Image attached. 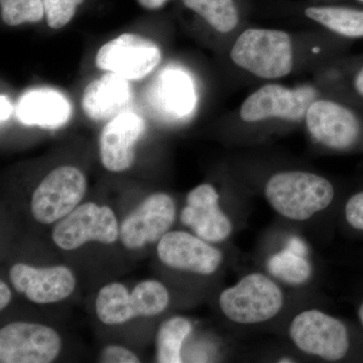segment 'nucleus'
Here are the masks:
<instances>
[{
    "label": "nucleus",
    "mask_w": 363,
    "mask_h": 363,
    "mask_svg": "<svg viewBox=\"0 0 363 363\" xmlns=\"http://www.w3.org/2000/svg\"><path fill=\"white\" fill-rule=\"evenodd\" d=\"M339 97L363 105V54L336 61Z\"/></svg>",
    "instance_id": "5701e85b"
},
{
    "label": "nucleus",
    "mask_w": 363,
    "mask_h": 363,
    "mask_svg": "<svg viewBox=\"0 0 363 363\" xmlns=\"http://www.w3.org/2000/svg\"><path fill=\"white\" fill-rule=\"evenodd\" d=\"M192 329V323L185 317H172L164 321L157 333V362H183L182 347Z\"/></svg>",
    "instance_id": "412c9836"
},
{
    "label": "nucleus",
    "mask_w": 363,
    "mask_h": 363,
    "mask_svg": "<svg viewBox=\"0 0 363 363\" xmlns=\"http://www.w3.org/2000/svg\"><path fill=\"white\" fill-rule=\"evenodd\" d=\"M162 61V52L154 40L135 33H123L98 50L95 65L99 70L118 74L128 80L150 75Z\"/></svg>",
    "instance_id": "1a4fd4ad"
},
{
    "label": "nucleus",
    "mask_w": 363,
    "mask_h": 363,
    "mask_svg": "<svg viewBox=\"0 0 363 363\" xmlns=\"http://www.w3.org/2000/svg\"><path fill=\"white\" fill-rule=\"evenodd\" d=\"M219 199L214 186L201 184L189 192L181 212L182 223L208 242H222L233 233V223L219 206Z\"/></svg>",
    "instance_id": "4468645a"
},
{
    "label": "nucleus",
    "mask_w": 363,
    "mask_h": 363,
    "mask_svg": "<svg viewBox=\"0 0 363 363\" xmlns=\"http://www.w3.org/2000/svg\"><path fill=\"white\" fill-rule=\"evenodd\" d=\"M345 217L351 227L363 231V191L351 196L346 203Z\"/></svg>",
    "instance_id": "bb28decb"
},
{
    "label": "nucleus",
    "mask_w": 363,
    "mask_h": 363,
    "mask_svg": "<svg viewBox=\"0 0 363 363\" xmlns=\"http://www.w3.org/2000/svg\"><path fill=\"white\" fill-rule=\"evenodd\" d=\"M131 98L130 80L108 72L93 80L83 91L82 109L92 121H111L125 111Z\"/></svg>",
    "instance_id": "f3484780"
},
{
    "label": "nucleus",
    "mask_w": 363,
    "mask_h": 363,
    "mask_svg": "<svg viewBox=\"0 0 363 363\" xmlns=\"http://www.w3.org/2000/svg\"><path fill=\"white\" fill-rule=\"evenodd\" d=\"M272 276L289 285L300 286L312 276V267L304 255L292 248L277 253L267 264Z\"/></svg>",
    "instance_id": "4be33fe9"
},
{
    "label": "nucleus",
    "mask_w": 363,
    "mask_h": 363,
    "mask_svg": "<svg viewBox=\"0 0 363 363\" xmlns=\"http://www.w3.org/2000/svg\"><path fill=\"white\" fill-rule=\"evenodd\" d=\"M48 26L52 30L64 28L75 16L84 0H43Z\"/></svg>",
    "instance_id": "393cba45"
},
{
    "label": "nucleus",
    "mask_w": 363,
    "mask_h": 363,
    "mask_svg": "<svg viewBox=\"0 0 363 363\" xmlns=\"http://www.w3.org/2000/svg\"><path fill=\"white\" fill-rule=\"evenodd\" d=\"M307 2H312V4H362L363 6V0H308Z\"/></svg>",
    "instance_id": "7c9ffc66"
},
{
    "label": "nucleus",
    "mask_w": 363,
    "mask_h": 363,
    "mask_svg": "<svg viewBox=\"0 0 363 363\" xmlns=\"http://www.w3.org/2000/svg\"><path fill=\"white\" fill-rule=\"evenodd\" d=\"M182 2L212 32L229 37L231 40L248 25L247 0H182Z\"/></svg>",
    "instance_id": "aec40b11"
},
{
    "label": "nucleus",
    "mask_w": 363,
    "mask_h": 363,
    "mask_svg": "<svg viewBox=\"0 0 363 363\" xmlns=\"http://www.w3.org/2000/svg\"><path fill=\"white\" fill-rule=\"evenodd\" d=\"M306 133L315 145L334 152H350L363 145V105L325 95L306 114Z\"/></svg>",
    "instance_id": "7ed1b4c3"
},
{
    "label": "nucleus",
    "mask_w": 363,
    "mask_h": 363,
    "mask_svg": "<svg viewBox=\"0 0 363 363\" xmlns=\"http://www.w3.org/2000/svg\"><path fill=\"white\" fill-rule=\"evenodd\" d=\"M11 285L35 304L61 302L75 291L76 278L65 266L35 267L30 264H13L9 271Z\"/></svg>",
    "instance_id": "ddd939ff"
},
{
    "label": "nucleus",
    "mask_w": 363,
    "mask_h": 363,
    "mask_svg": "<svg viewBox=\"0 0 363 363\" xmlns=\"http://www.w3.org/2000/svg\"><path fill=\"white\" fill-rule=\"evenodd\" d=\"M0 116H1V123H4L11 116V112H13V105L9 102V98L6 95L2 94L0 97Z\"/></svg>",
    "instance_id": "c85d7f7f"
},
{
    "label": "nucleus",
    "mask_w": 363,
    "mask_h": 363,
    "mask_svg": "<svg viewBox=\"0 0 363 363\" xmlns=\"http://www.w3.org/2000/svg\"><path fill=\"white\" fill-rule=\"evenodd\" d=\"M264 196L281 216L290 220L305 221L330 206L335 189L328 179L319 174L304 169H284L267 179Z\"/></svg>",
    "instance_id": "f03ea898"
},
{
    "label": "nucleus",
    "mask_w": 363,
    "mask_h": 363,
    "mask_svg": "<svg viewBox=\"0 0 363 363\" xmlns=\"http://www.w3.org/2000/svg\"><path fill=\"white\" fill-rule=\"evenodd\" d=\"M289 333L298 350L327 362L342 359L350 350L345 325L320 310L301 312L294 318Z\"/></svg>",
    "instance_id": "0eeeda50"
},
{
    "label": "nucleus",
    "mask_w": 363,
    "mask_h": 363,
    "mask_svg": "<svg viewBox=\"0 0 363 363\" xmlns=\"http://www.w3.org/2000/svg\"><path fill=\"white\" fill-rule=\"evenodd\" d=\"M13 293L4 281H0V310H4L11 303Z\"/></svg>",
    "instance_id": "cd10ccee"
},
{
    "label": "nucleus",
    "mask_w": 363,
    "mask_h": 363,
    "mask_svg": "<svg viewBox=\"0 0 363 363\" xmlns=\"http://www.w3.org/2000/svg\"><path fill=\"white\" fill-rule=\"evenodd\" d=\"M61 350V336L47 325L13 322L0 329L1 363H50Z\"/></svg>",
    "instance_id": "9d476101"
},
{
    "label": "nucleus",
    "mask_w": 363,
    "mask_h": 363,
    "mask_svg": "<svg viewBox=\"0 0 363 363\" xmlns=\"http://www.w3.org/2000/svg\"><path fill=\"white\" fill-rule=\"evenodd\" d=\"M99 362L104 363H138L140 358L133 351L119 345H108L101 350Z\"/></svg>",
    "instance_id": "a878e982"
},
{
    "label": "nucleus",
    "mask_w": 363,
    "mask_h": 363,
    "mask_svg": "<svg viewBox=\"0 0 363 363\" xmlns=\"http://www.w3.org/2000/svg\"><path fill=\"white\" fill-rule=\"evenodd\" d=\"M119 230L111 208L87 202L79 205L55 225L52 238L61 250H74L90 241L112 245L118 240Z\"/></svg>",
    "instance_id": "6e6552de"
},
{
    "label": "nucleus",
    "mask_w": 363,
    "mask_h": 363,
    "mask_svg": "<svg viewBox=\"0 0 363 363\" xmlns=\"http://www.w3.org/2000/svg\"><path fill=\"white\" fill-rule=\"evenodd\" d=\"M86 190V177L76 167L52 169L33 192L30 202L33 218L40 224L61 220L80 205Z\"/></svg>",
    "instance_id": "423d86ee"
},
{
    "label": "nucleus",
    "mask_w": 363,
    "mask_h": 363,
    "mask_svg": "<svg viewBox=\"0 0 363 363\" xmlns=\"http://www.w3.org/2000/svg\"><path fill=\"white\" fill-rule=\"evenodd\" d=\"M314 28L352 43L363 39V6L350 4H312L298 9Z\"/></svg>",
    "instance_id": "a211bd4d"
},
{
    "label": "nucleus",
    "mask_w": 363,
    "mask_h": 363,
    "mask_svg": "<svg viewBox=\"0 0 363 363\" xmlns=\"http://www.w3.org/2000/svg\"><path fill=\"white\" fill-rule=\"evenodd\" d=\"M150 99L154 108L169 121L189 118L198 104L193 78L178 67H169L159 74L150 87Z\"/></svg>",
    "instance_id": "dca6fc26"
},
{
    "label": "nucleus",
    "mask_w": 363,
    "mask_h": 363,
    "mask_svg": "<svg viewBox=\"0 0 363 363\" xmlns=\"http://www.w3.org/2000/svg\"><path fill=\"white\" fill-rule=\"evenodd\" d=\"M352 43L314 28L281 30L247 25L233 40L228 56L243 75L260 83L314 74L345 56Z\"/></svg>",
    "instance_id": "f257e3e1"
},
{
    "label": "nucleus",
    "mask_w": 363,
    "mask_h": 363,
    "mask_svg": "<svg viewBox=\"0 0 363 363\" xmlns=\"http://www.w3.org/2000/svg\"><path fill=\"white\" fill-rule=\"evenodd\" d=\"M176 219V205L166 193H155L124 218L119 240L128 250H140L159 242L168 233Z\"/></svg>",
    "instance_id": "9b49d317"
},
{
    "label": "nucleus",
    "mask_w": 363,
    "mask_h": 363,
    "mask_svg": "<svg viewBox=\"0 0 363 363\" xmlns=\"http://www.w3.org/2000/svg\"><path fill=\"white\" fill-rule=\"evenodd\" d=\"M145 130V119L130 111H124L105 124L99 136L100 160L104 168L112 173L131 168L136 143Z\"/></svg>",
    "instance_id": "2eb2a0df"
},
{
    "label": "nucleus",
    "mask_w": 363,
    "mask_h": 363,
    "mask_svg": "<svg viewBox=\"0 0 363 363\" xmlns=\"http://www.w3.org/2000/svg\"><path fill=\"white\" fill-rule=\"evenodd\" d=\"M157 252L167 267L201 276L214 274L223 260L220 250L186 231H169L164 234L157 242Z\"/></svg>",
    "instance_id": "f8f14e48"
},
{
    "label": "nucleus",
    "mask_w": 363,
    "mask_h": 363,
    "mask_svg": "<svg viewBox=\"0 0 363 363\" xmlns=\"http://www.w3.org/2000/svg\"><path fill=\"white\" fill-rule=\"evenodd\" d=\"M1 20L9 26L39 23L45 16L43 0H0Z\"/></svg>",
    "instance_id": "b1692460"
},
{
    "label": "nucleus",
    "mask_w": 363,
    "mask_h": 363,
    "mask_svg": "<svg viewBox=\"0 0 363 363\" xmlns=\"http://www.w3.org/2000/svg\"><path fill=\"white\" fill-rule=\"evenodd\" d=\"M168 0H138V4L143 7V9H149V11H157L161 9L167 4Z\"/></svg>",
    "instance_id": "c756f323"
},
{
    "label": "nucleus",
    "mask_w": 363,
    "mask_h": 363,
    "mask_svg": "<svg viewBox=\"0 0 363 363\" xmlns=\"http://www.w3.org/2000/svg\"><path fill=\"white\" fill-rule=\"evenodd\" d=\"M72 107L65 95L57 90L39 88L20 98L16 116L26 125L55 130L68 123Z\"/></svg>",
    "instance_id": "6ab92c4d"
},
{
    "label": "nucleus",
    "mask_w": 363,
    "mask_h": 363,
    "mask_svg": "<svg viewBox=\"0 0 363 363\" xmlns=\"http://www.w3.org/2000/svg\"><path fill=\"white\" fill-rule=\"evenodd\" d=\"M222 313L234 323L259 324L281 312L284 294L271 278L253 272L226 289L219 297Z\"/></svg>",
    "instance_id": "39448f33"
},
{
    "label": "nucleus",
    "mask_w": 363,
    "mask_h": 363,
    "mask_svg": "<svg viewBox=\"0 0 363 363\" xmlns=\"http://www.w3.org/2000/svg\"><path fill=\"white\" fill-rule=\"evenodd\" d=\"M169 294L156 279H145L133 292L121 283L100 289L95 302L98 319L105 325H121L138 317H154L168 308Z\"/></svg>",
    "instance_id": "20e7f679"
},
{
    "label": "nucleus",
    "mask_w": 363,
    "mask_h": 363,
    "mask_svg": "<svg viewBox=\"0 0 363 363\" xmlns=\"http://www.w3.org/2000/svg\"><path fill=\"white\" fill-rule=\"evenodd\" d=\"M358 316H359L360 322H362V324L363 325V303L362 306H360L359 311H358Z\"/></svg>",
    "instance_id": "2f4dec72"
}]
</instances>
